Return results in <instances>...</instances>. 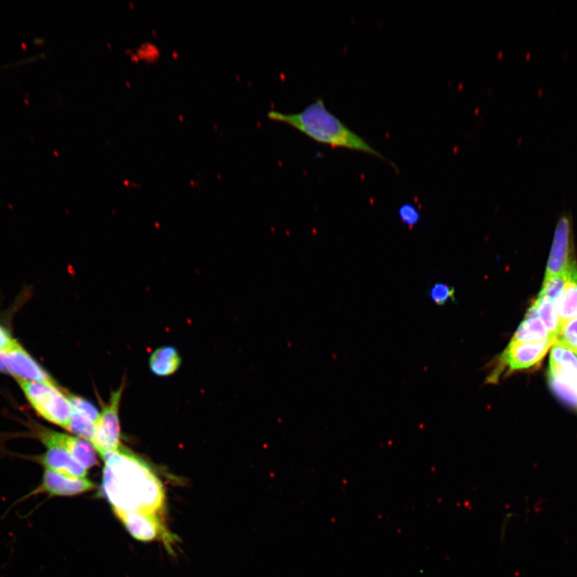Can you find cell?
I'll use <instances>...</instances> for the list:
<instances>
[{
	"label": "cell",
	"mask_w": 577,
	"mask_h": 577,
	"mask_svg": "<svg viewBox=\"0 0 577 577\" xmlns=\"http://www.w3.org/2000/svg\"><path fill=\"white\" fill-rule=\"evenodd\" d=\"M101 491L114 512H141L157 516L165 506L163 485L143 460L122 445L102 454Z\"/></svg>",
	"instance_id": "cell-1"
},
{
	"label": "cell",
	"mask_w": 577,
	"mask_h": 577,
	"mask_svg": "<svg viewBox=\"0 0 577 577\" xmlns=\"http://www.w3.org/2000/svg\"><path fill=\"white\" fill-rule=\"evenodd\" d=\"M267 115L275 122L291 126L318 143L334 148L363 152L387 161L386 157L363 136L330 112L323 97L317 98L298 113H285L270 110Z\"/></svg>",
	"instance_id": "cell-2"
},
{
	"label": "cell",
	"mask_w": 577,
	"mask_h": 577,
	"mask_svg": "<svg viewBox=\"0 0 577 577\" xmlns=\"http://www.w3.org/2000/svg\"><path fill=\"white\" fill-rule=\"evenodd\" d=\"M19 384L31 407L41 417L67 429L72 406L64 392L49 382L19 380Z\"/></svg>",
	"instance_id": "cell-3"
},
{
	"label": "cell",
	"mask_w": 577,
	"mask_h": 577,
	"mask_svg": "<svg viewBox=\"0 0 577 577\" xmlns=\"http://www.w3.org/2000/svg\"><path fill=\"white\" fill-rule=\"evenodd\" d=\"M553 345L548 342L521 343L511 341L503 353L493 361L490 373L487 377V384H498L501 377L514 372L527 371L539 366Z\"/></svg>",
	"instance_id": "cell-4"
},
{
	"label": "cell",
	"mask_w": 577,
	"mask_h": 577,
	"mask_svg": "<svg viewBox=\"0 0 577 577\" xmlns=\"http://www.w3.org/2000/svg\"><path fill=\"white\" fill-rule=\"evenodd\" d=\"M548 379L553 394L577 411V358L571 350L560 345L553 346Z\"/></svg>",
	"instance_id": "cell-5"
},
{
	"label": "cell",
	"mask_w": 577,
	"mask_h": 577,
	"mask_svg": "<svg viewBox=\"0 0 577 577\" xmlns=\"http://www.w3.org/2000/svg\"><path fill=\"white\" fill-rule=\"evenodd\" d=\"M124 387L122 384L117 391L113 393L97 423L95 434L91 444L101 455L108 452H115L122 446L120 444L119 407Z\"/></svg>",
	"instance_id": "cell-6"
},
{
	"label": "cell",
	"mask_w": 577,
	"mask_h": 577,
	"mask_svg": "<svg viewBox=\"0 0 577 577\" xmlns=\"http://www.w3.org/2000/svg\"><path fill=\"white\" fill-rule=\"evenodd\" d=\"M0 372L20 380L55 384L51 375L18 343L0 351Z\"/></svg>",
	"instance_id": "cell-7"
},
{
	"label": "cell",
	"mask_w": 577,
	"mask_h": 577,
	"mask_svg": "<svg viewBox=\"0 0 577 577\" xmlns=\"http://www.w3.org/2000/svg\"><path fill=\"white\" fill-rule=\"evenodd\" d=\"M95 489L96 485L87 478H75L46 469L40 485L15 502L13 505L39 494H46L49 497H71L83 494Z\"/></svg>",
	"instance_id": "cell-8"
},
{
	"label": "cell",
	"mask_w": 577,
	"mask_h": 577,
	"mask_svg": "<svg viewBox=\"0 0 577 577\" xmlns=\"http://www.w3.org/2000/svg\"><path fill=\"white\" fill-rule=\"evenodd\" d=\"M570 234L569 220L561 218L555 229L545 277L569 275L577 270L576 262L571 256Z\"/></svg>",
	"instance_id": "cell-9"
},
{
	"label": "cell",
	"mask_w": 577,
	"mask_h": 577,
	"mask_svg": "<svg viewBox=\"0 0 577 577\" xmlns=\"http://www.w3.org/2000/svg\"><path fill=\"white\" fill-rule=\"evenodd\" d=\"M39 435L47 448L56 447L65 450L87 470L98 464L95 448L86 439L49 429H42Z\"/></svg>",
	"instance_id": "cell-10"
},
{
	"label": "cell",
	"mask_w": 577,
	"mask_h": 577,
	"mask_svg": "<svg viewBox=\"0 0 577 577\" xmlns=\"http://www.w3.org/2000/svg\"><path fill=\"white\" fill-rule=\"evenodd\" d=\"M115 515L131 536L140 542H150L160 538L171 539L157 516L141 512H117Z\"/></svg>",
	"instance_id": "cell-11"
},
{
	"label": "cell",
	"mask_w": 577,
	"mask_h": 577,
	"mask_svg": "<svg viewBox=\"0 0 577 577\" xmlns=\"http://www.w3.org/2000/svg\"><path fill=\"white\" fill-rule=\"evenodd\" d=\"M40 461L46 469L55 471L67 476L86 478L88 474L85 466L78 463L65 450L60 448H48V450L41 456Z\"/></svg>",
	"instance_id": "cell-12"
},
{
	"label": "cell",
	"mask_w": 577,
	"mask_h": 577,
	"mask_svg": "<svg viewBox=\"0 0 577 577\" xmlns=\"http://www.w3.org/2000/svg\"><path fill=\"white\" fill-rule=\"evenodd\" d=\"M511 341L521 343L548 342L554 344V339L551 336L533 306L528 309L526 318L519 325Z\"/></svg>",
	"instance_id": "cell-13"
},
{
	"label": "cell",
	"mask_w": 577,
	"mask_h": 577,
	"mask_svg": "<svg viewBox=\"0 0 577 577\" xmlns=\"http://www.w3.org/2000/svg\"><path fill=\"white\" fill-rule=\"evenodd\" d=\"M181 359L173 346H161L152 354L149 366L152 371L159 376H169L179 369Z\"/></svg>",
	"instance_id": "cell-14"
},
{
	"label": "cell",
	"mask_w": 577,
	"mask_h": 577,
	"mask_svg": "<svg viewBox=\"0 0 577 577\" xmlns=\"http://www.w3.org/2000/svg\"><path fill=\"white\" fill-rule=\"evenodd\" d=\"M532 306L536 309L538 317L554 339L555 343L562 327L560 322L558 303L551 301L546 298L538 296Z\"/></svg>",
	"instance_id": "cell-15"
},
{
	"label": "cell",
	"mask_w": 577,
	"mask_h": 577,
	"mask_svg": "<svg viewBox=\"0 0 577 577\" xmlns=\"http://www.w3.org/2000/svg\"><path fill=\"white\" fill-rule=\"evenodd\" d=\"M558 312L561 327L577 317V282H569L566 285L558 303Z\"/></svg>",
	"instance_id": "cell-16"
},
{
	"label": "cell",
	"mask_w": 577,
	"mask_h": 577,
	"mask_svg": "<svg viewBox=\"0 0 577 577\" xmlns=\"http://www.w3.org/2000/svg\"><path fill=\"white\" fill-rule=\"evenodd\" d=\"M96 428V423L89 421L88 418L72 408L70 421L67 429L68 431L91 442L95 434Z\"/></svg>",
	"instance_id": "cell-17"
},
{
	"label": "cell",
	"mask_w": 577,
	"mask_h": 577,
	"mask_svg": "<svg viewBox=\"0 0 577 577\" xmlns=\"http://www.w3.org/2000/svg\"><path fill=\"white\" fill-rule=\"evenodd\" d=\"M554 344L564 346L577 354V317L563 325Z\"/></svg>",
	"instance_id": "cell-18"
},
{
	"label": "cell",
	"mask_w": 577,
	"mask_h": 577,
	"mask_svg": "<svg viewBox=\"0 0 577 577\" xmlns=\"http://www.w3.org/2000/svg\"><path fill=\"white\" fill-rule=\"evenodd\" d=\"M67 398L73 410L81 414L82 416L86 417L92 423H97L99 417H101V414L93 404L80 396L68 394Z\"/></svg>",
	"instance_id": "cell-19"
},
{
	"label": "cell",
	"mask_w": 577,
	"mask_h": 577,
	"mask_svg": "<svg viewBox=\"0 0 577 577\" xmlns=\"http://www.w3.org/2000/svg\"><path fill=\"white\" fill-rule=\"evenodd\" d=\"M430 297L438 306H444L450 301H455V288L445 283H437L430 291Z\"/></svg>",
	"instance_id": "cell-20"
},
{
	"label": "cell",
	"mask_w": 577,
	"mask_h": 577,
	"mask_svg": "<svg viewBox=\"0 0 577 577\" xmlns=\"http://www.w3.org/2000/svg\"><path fill=\"white\" fill-rule=\"evenodd\" d=\"M398 216L403 224L412 228L416 225L421 219V213L417 208L412 204H405L398 209Z\"/></svg>",
	"instance_id": "cell-21"
},
{
	"label": "cell",
	"mask_w": 577,
	"mask_h": 577,
	"mask_svg": "<svg viewBox=\"0 0 577 577\" xmlns=\"http://www.w3.org/2000/svg\"><path fill=\"white\" fill-rule=\"evenodd\" d=\"M17 343V341L13 338L8 330L0 325V351L12 348Z\"/></svg>",
	"instance_id": "cell-22"
},
{
	"label": "cell",
	"mask_w": 577,
	"mask_h": 577,
	"mask_svg": "<svg viewBox=\"0 0 577 577\" xmlns=\"http://www.w3.org/2000/svg\"><path fill=\"white\" fill-rule=\"evenodd\" d=\"M577 355V354H576Z\"/></svg>",
	"instance_id": "cell-23"
}]
</instances>
